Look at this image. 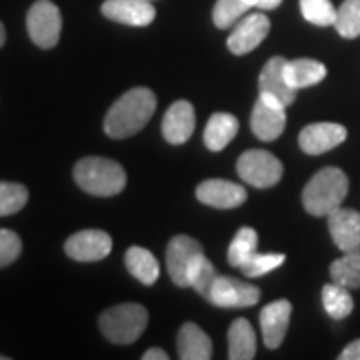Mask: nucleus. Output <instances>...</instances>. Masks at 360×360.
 Here are the masks:
<instances>
[{
    "label": "nucleus",
    "instance_id": "obj_14",
    "mask_svg": "<svg viewBox=\"0 0 360 360\" xmlns=\"http://www.w3.org/2000/svg\"><path fill=\"white\" fill-rule=\"evenodd\" d=\"M101 11L108 20L139 28L150 25L156 16L150 0H106Z\"/></svg>",
    "mask_w": 360,
    "mask_h": 360
},
{
    "label": "nucleus",
    "instance_id": "obj_39",
    "mask_svg": "<svg viewBox=\"0 0 360 360\" xmlns=\"http://www.w3.org/2000/svg\"><path fill=\"white\" fill-rule=\"evenodd\" d=\"M150 2H153V0H150Z\"/></svg>",
    "mask_w": 360,
    "mask_h": 360
},
{
    "label": "nucleus",
    "instance_id": "obj_3",
    "mask_svg": "<svg viewBox=\"0 0 360 360\" xmlns=\"http://www.w3.org/2000/svg\"><path fill=\"white\" fill-rule=\"evenodd\" d=\"M75 180L84 193L94 196H115L127 186V172L110 158L86 156L77 162Z\"/></svg>",
    "mask_w": 360,
    "mask_h": 360
},
{
    "label": "nucleus",
    "instance_id": "obj_7",
    "mask_svg": "<svg viewBox=\"0 0 360 360\" xmlns=\"http://www.w3.org/2000/svg\"><path fill=\"white\" fill-rule=\"evenodd\" d=\"M202 255L205 252H202V246L198 240H194L186 234L174 236L168 243L167 248V269L168 274H170V281L180 288H186L188 286V274Z\"/></svg>",
    "mask_w": 360,
    "mask_h": 360
},
{
    "label": "nucleus",
    "instance_id": "obj_20",
    "mask_svg": "<svg viewBox=\"0 0 360 360\" xmlns=\"http://www.w3.org/2000/svg\"><path fill=\"white\" fill-rule=\"evenodd\" d=\"M238 118L229 112H214L210 116L205 129V144L208 150L219 153L226 148L231 141L238 134Z\"/></svg>",
    "mask_w": 360,
    "mask_h": 360
},
{
    "label": "nucleus",
    "instance_id": "obj_4",
    "mask_svg": "<svg viewBox=\"0 0 360 360\" xmlns=\"http://www.w3.org/2000/svg\"><path fill=\"white\" fill-rule=\"evenodd\" d=\"M101 330L115 345H130L144 333L148 324V312L142 304L124 302L101 314Z\"/></svg>",
    "mask_w": 360,
    "mask_h": 360
},
{
    "label": "nucleus",
    "instance_id": "obj_35",
    "mask_svg": "<svg viewBox=\"0 0 360 360\" xmlns=\"http://www.w3.org/2000/svg\"><path fill=\"white\" fill-rule=\"evenodd\" d=\"M250 8H260V11H272L276 6H281L283 0H245Z\"/></svg>",
    "mask_w": 360,
    "mask_h": 360
},
{
    "label": "nucleus",
    "instance_id": "obj_12",
    "mask_svg": "<svg viewBox=\"0 0 360 360\" xmlns=\"http://www.w3.org/2000/svg\"><path fill=\"white\" fill-rule=\"evenodd\" d=\"M286 127V108L269 98L258 96L250 116V129L255 136L264 142L276 141Z\"/></svg>",
    "mask_w": 360,
    "mask_h": 360
},
{
    "label": "nucleus",
    "instance_id": "obj_26",
    "mask_svg": "<svg viewBox=\"0 0 360 360\" xmlns=\"http://www.w3.org/2000/svg\"><path fill=\"white\" fill-rule=\"evenodd\" d=\"M258 232L250 226H245L234 234L231 246H229V264L234 269H240V264L257 252Z\"/></svg>",
    "mask_w": 360,
    "mask_h": 360
},
{
    "label": "nucleus",
    "instance_id": "obj_2",
    "mask_svg": "<svg viewBox=\"0 0 360 360\" xmlns=\"http://www.w3.org/2000/svg\"><path fill=\"white\" fill-rule=\"evenodd\" d=\"M348 194V176L336 167L319 170L302 191V205L312 217H328L340 208Z\"/></svg>",
    "mask_w": 360,
    "mask_h": 360
},
{
    "label": "nucleus",
    "instance_id": "obj_31",
    "mask_svg": "<svg viewBox=\"0 0 360 360\" xmlns=\"http://www.w3.org/2000/svg\"><path fill=\"white\" fill-rule=\"evenodd\" d=\"M284 258L286 257L281 255V252H264V255L255 252L246 262L240 264V270L245 272L248 278L264 276V274H269V272H272L274 269H278L284 262Z\"/></svg>",
    "mask_w": 360,
    "mask_h": 360
},
{
    "label": "nucleus",
    "instance_id": "obj_11",
    "mask_svg": "<svg viewBox=\"0 0 360 360\" xmlns=\"http://www.w3.org/2000/svg\"><path fill=\"white\" fill-rule=\"evenodd\" d=\"M65 250L78 262H96L110 255L112 238L104 231H80L66 240Z\"/></svg>",
    "mask_w": 360,
    "mask_h": 360
},
{
    "label": "nucleus",
    "instance_id": "obj_23",
    "mask_svg": "<svg viewBox=\"0 0 360 360\" xmlns=\"http://www.w3.org/2000/svg\"><path fill=\"white\" fill-rule=\"evenodd\" d=\"M257 356V338L250 322L238 319L229 328V359L252 360Z\"/></svg>",
    "mask_w": 360,
    "mask_h": 360
},
{
    "label": "nucleus",
    "instance_id": "obj_33",
    "mask_svg": "<svg viewBox=\"0 0 360 360\" xmlns=\"http://www.w3.org/2000/svg\"><path fill=\"white\" fill-rule=\"evenodd\" d=\"M22 252V243L16 232L8 229H0V269L13 264Z\"/></svg>",
    "mask_w": 360,
    "mask_h": 360
},
{
    "label": "nucleus",
    "instance_id": "obj_15",
    "mask_svg": "<svg viewBox=\"0 0 360 360\" xmlns=\"http://www.w3.org/2000/svg\"><path fill=\"white\" fill-rule=\"evenodd\" d=\"M196 198L202 205L214 206V208H238L240 205H245L246 191L245 186L234 184L231 180L210 179L198 184Z\"/></svg>",
    "mask_w": 360,
    "mask_h": 360
},
{
    "label": "nucleus",
    "instance_id": "obj_24",
    "mask_svg": "<svg viewBox=\"0 0 360 360\" xmlns=\"http://www.w3.org/2000/svg\"><path fill=\"white\" fill-rule=\"evenodd\" d=\"M330 278L333 283L345 288H360V248L348 250L330 264Z\"/></svg>",
    "mask_w": 360,
    "mask_h": 360
},
{
    "label": "nucleus",
    "instance_id": "obj_29",
    "mask_svg": "<svg viewBox=\"0 0 360 360\" xmlns=\"http://www.w3.org/2000/svg\"><path fill=\"white\" fill-rule=\"evenodd\" d=\"M28 202V191L18 182H0V217L22 210Z\"/></svg>",
    "mask_w": 360,
    "mask_h": 360
},
{
    "label": "nucleus",
    "instance_id": "obj_36",
    "mask_svg": "<svg viewBox=\"0 0 360 360\" xmlns=\"http://www.w3.org/2000/svg\"><path fill=\"white\" fill-rule=\"evenodd\" d=\"M142 360H168V354L162 348H148L142 354Z\"/></svg>",
    "mask_w": 360,
    "mask_h": 360
},
{
    "label": "nucleus",
    "instance_id": "obj_8",
    "mask_svg": "<svg viewBox=\"0 0 360 360\" xmlns=\"http://www.w3.org/2000/svg\"><path fill=\"white\" fill-rule=\"evenodd\" d=\"M206 300L222 309H246L260 300V290L231 276H217Z\"/></svg>",
    "mask_w": 360,
    "mask_h": 360
},
{
    "label": "nucleus",
    "instance_id": "obj_21",
    "mask_svg": "<svg viewBox=\"0 0 360 360\" xmlns=\"http://www.w3.org/2000/svg\"><path fill=\"white\" fill-rule=\"evenodd\" d=\"M284 77L286 82L295 90L309 89L324 80L326 77V66L312 60V58H298V60H286L284 65Z\"/></svg>",
    "mask_w": 360,
    "mask_h": 360
},
{
    "label": "nucleus",
    "instance_id": "obj_9",
    "mask_svg": "<svg viewBox=\"0 0 360 360\" xmlns=\"http://www.w3.org/2000/svg\"><path fill=\"white\" fill-rule=\"evenodd\" d=\"M270 20L266 14L255 13L243 16L229 34L226 46L232 54H248L269 37Z\"/></svg>",
    "mask_w": 360,
    "mask_h": 360
},
{
    "label": "nucleus",
    "instance_id": "obj_19",
    "mask_svg": "<svg viewBox=\"0 0 360 360\" xmlns=\"http://www.w3.org/2000/svg\"><path fill=\"white\" fill-rule=\"evenodd\" d=\"M179 356L182 360H210L212 359V342L206 333L193 322H186L179 330L176 338Z\"/></svg>",
    "mask_w": 360,
    "mask_h": 360
},
{
    "label": "nucleus",
    "instance_id": "obj_37",
    "mask_svg": "<svg viewBox=\"0 0 360 360\" xmlns=\"http://www.w3.org/2000/svg\"><path fill=\"white\" fill-rule=\"evenodd\" d=\"M4 42H6V30H4V25L0 22V46H4Z\"/></svg>",
    "mask_w": 360,
    "mask_h": 360
},
{
    "label": "nucleus",
    "instance_id": "obj_22",
    "mask_svg": "<svg viewBox=\"0 0 360 360\" xmlns=\"http://www.w3.org/2000/svg\"><path fill=\"white\" fill-rule=\"evenodd\" d=\"M124 264H127L130 274L144 286H153L160 276V266H158L156 257L142 246H132L127 250Z\"/></svg>",
    "mask_w": 360,
    "mask_h": 360
},
{
    "label": "nucleus",
    "instance_id": "obj_30",
    "mask_svg": "<svg viewBox=\"0 0 360 360\" xmlns=\"http://www.w3.org/2000/svg\"><path fill=\"white\" fill-rule=\"evenodd\" d=\"M300 13L310 25L335 26L336 8L330 0H300Z\"/></svg>",
    "mask_w": 360,
    "mask_h": 360
},
{
    "label": "nucleus",
    "instance_id": "obj_13",
    "mask_svg": "<svg viewBox=\"0 0 360 360\" xmlns=\"http://www.w3.org/2000/svg\"><path fill=\"white\" fill-rule=\"evenodd\" d=\"M345 141H347V129L342 124H336V122L309 124L302 129L300 136H298L300 148L310 156L324 155Z\"/></svg>",
    "mask_w": 360,
    "mask_h": 360
},
{
    "label": "nucleus",
    "instance_id": "obj_18",
    "mask_svg": "<svg viewBox=\"0 0 360 360\" xmlns=\"http://www.w3.org/2000/svg\"><path fill=\"white\" fill-rule=\"evenodd\" d=\"M290 312H292V304L288 300H274L260 310L262 338L269 348H278L283 345L290 322Z\"/></svg>",
    "mask_w": 360,
    "mask_h": 360
},
{
    "label": "nucleus",
    "instance_id": "obj_27",
    "mask_svg": "<svg viewBox=\"0 0 360 360\" xmlns=\"http://www.w3.org/2000/svg\"><path fill=\"white\" fill-rule=\"evenodd\" d=\"M336 30L342 39L360 37V0H345L336 11Z\"/></svg>",
    "mask_w": 360,
    "mask_h": 360
},
{
    "label": "nucleus",
    "instance_id": "obj_38",
    "mask_svg": "<svg viewBox=\"0 0 360 360\" xmlns=\"http://www.w3.org/2000/svg\"><path fill=\"white\" fill-rule=\"evenodd\" d=\"M0 360H6V356H0Z\"/></svg>",
    "mask_w": 360,
    "mask_h": 360
},
{
    "label": "nucleus",
    "instance_id": "obj_10",
    "mask_svg": "<svg viewBox=\"0 0 360 360\" xmlns=\"http://www.w3.org/2000/svg\"><path fill=\"white\" fill-rule=\"evenodd\" d=\"M284 60L283 56H274L270 58L269 63L264 65L262 72H260V78H258V92L262 98H269L272 103H278L281 106H290L295 103L296 92L288 82H286V77H284Z\"/></svg>",
    "mask_w": 360,
    "mask_h": 360
},
{
    "label": "nucleus",
    "instance_id": "obj_17",
    "mask_svg": "<svg viewBox=\"0 0 360 360\" xmlns=\"http://www.w3.org/2000/svg\"><path fill=\"white\" fill-rule=\"evenodd\" d=\"M328 231L342 252L356 250L360 248V212L342 206L336 208L328 214Z\"/></svg>",
    "mask_w": 360,
    "mask_h": 360
},
{
    "label": "nucleus",
    "instance_id": "obj_34",
    "mask_svg": "<svg viewBox=\"0 0 360 360\" xmlns=\"http://www.w3.org/2000/svg\"><path fill=\"white\" fill-rule=\"evenodd\" d=\"M340 360H360V340L350 342L342 352H340Z\"/></svg>",
    "mask_w": 360,
    "mask_h": 360
},
{
    "label": "nucleus",
    "instance_id": "obj_32",
    "mask_svg": "<svg viewBox=\"0 0 360 360\" xmlns=\"http://www.w3.org/2000/svg\"><path fill=\"white\" fill-rule=\"evenodd\" d=\"M217 276L219 274H217V270L212 266V262L202 255L200 260L194 264V269L191 270V274H188V286L194 288L200 296L208 298V292H210L212 284L217 281Z\"/></svg>",
    "mask_w": 360,
    "mask_h": 360
},
{
    "label": "nucleus",
    "instance_id": "obj_6",
    "mask_svg": "<svg viewBox=\"0 0 360 360\" xmlns=\"http://www.w3.org/2000/svg\"><path fill=\"white\" fill-rule=\"evenodd\" d=\"M238 176L257 188H270L283 179V162L269 150H246L236 162Z\"/></svg>",
    "mask_w": 360,
    "mask_h": 360
},
{
    "label": "nucleus",
    "instance_id": "obj_1",
    "mask_svg": "<svg viewBox=\"0 0 360 360\" xmlns=\"http://www.w3.org/2000/svg\"><path fill=\"white\" fill-rule=\"evenodd\" d=\"M156 110V96L150 89H132L116 101L104 118V132L110 139H129L141 132Z\"/></svg>",
    "mask_w": 360,
    "mask_h": 360
},
{
    "label": "nucleus",
    "instance_id": "obj_28",
    "mask_svg": "<svg viewBox=\"0 0 360 360\" xmlns=\"http://www.w3.org/2000/svg\"><path fill=\"white\" fill-rule=\"evenodd\" d=\"M248 11H250V6L245 0H217L214 11H212V20H214L217 28H231Z\"/></svg>",
    "mask_w": 360,
    "mask_h": 360
},
{
    "label": "nucleus",
    "instance_id": "obj_5",
    "mask_svg": "<svg viewBox=\"0 0 360 360\" xmlns=\"http://www.w3.org/2000/svg\"><path fill=\"white\" fill-rule=\"evenodd\" d=\"M26 28L39 49H54L60 40L63 14L51 0H37L26 14Z\"/></svg>",
    "mask_w": 360,
    "mask_h": 360
},
{
    "label": "nucleus",
    "instance_id": "obj_16",
    "mask_svg": "<svg viewBox=\"0 0 360 360\" xmlns=\"http://www.w3.org/2000/svg\"><path fill=\"white\" fill-rule=\"evenodd\" d=\"M196 118L194 106L188 101H176L170 104L162 118V136L170 144H184L193 136Z\"/></svg>",
    "mask_w": 360,
    "mask_h": 360
},
{
    "label": "nucleus",
    "instance_id": "obj_25",
    "mask_svg": "<svg viewBox=\"0 0 360 360\" xmlns=\"http://www.w3.org/2000/svg\"><path fill=\"white\" fill-rule=\"evenodd\" d=\"M322 304L324 310L330 319L335 321H342L350 316V312L354 310V300L348 292V288L340 286V284L330 283L322 288Z\"/></svg>",
    "mask_w": 360,
    "mask_h": 360
}]
</instances>
